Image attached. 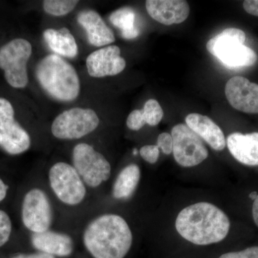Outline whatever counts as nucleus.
Returning <instances> with one entry per match:
<instances>
[{
  "instance_id": "7",
  "label": "nucleus",
  "mask_w": 258,
  "mask_h": 258,
  "mask_svg": "<svg viewBox=\"0 0 258 258\" xmlns=\"http://www.w3.org/2000/svg\"><path fill=\"white\" fill-rule=\"evenodd\" d=\"M73 163L83 182L90 187H98L111 176V164L90 144L80 143L74 147Z\"/></svg>"
},
{
  "instance_id": "26",
  "label": "nucleus",
  "mask_w": 258,
  "mask_h": 258,
  "mask_svg": "<svg viewBox=\"0 0 258 258\" xmlns=\"http://www.w3.org/2000/svg\"><path fill=\"white\" fill-rule=\"evenodd\" d=\"M159 149L157 146L155 145H146L140 149L139 154L141 157L144 161L149 163V164H154L157 163L159 157Z\"/></svg>"
},
{
  "instance_id": "19",
  "label": "nucleus",
  "mask_w": 258,
  "mask_h": 258,
  "mask_svg": "<svg viewBox=\"0 0 258 258\" xmlns=\"http://www.w3.org/2000/svg\"><path fill=\"white\" fill-rule=\"evenodd\" d=\"M43 37L49 47L56 55L74 58L79 53V47L74 35L67 28L59 30L47 29Z\"/></svg>"
},
{
  "instance_id": "24",
  "label": "nucleus",
  "mask_w": 258,
  "mask_h": 258,
  "mask_svg": "<svg viewBox=\"0 0 258 258\" xmlns=\"http://www.w3.org/2000/svg\"><path fill=\"white\" fill-rule=\"evenodd\" d=\"M12 222L9 215L0 210V247L9 240L12 232Z\"/></svg>"
},
{
  "instance_id": "33",
  "label": "nucleus",
  "mask_w": 258,
  "mask_h": 258,
  "mask_svg": "<svg viewBox=\"0 0 258 258\" xmlns=\"http://www.w3.org/2000/svg\"><path fill=\"white\" fill-rule=\"evenodd\" d=\"M258 194L256 192V191H254V192L250 193V195H249V198L251 199V200H255L256 198L257 197Z\"/></svg>"
},
{
  "instance_id": "25",
  "label": "nucleus",
  "mask_w": 258,
  "mask_h": 258,
  "mask_svg": "<svg viewBox=\"0 0 258 258\" xmlns=\"http://www.w3.org/2000/svg\"><path fill=\"white\" fill-rule=\"evenodd\" d=\"M147 124L144 120L142 109L134 110L131 112L126 120L127 127L132 131H139Z\"/></svg>"
},
{
  "instance_id": "9",
  "label": "nucleus",
  "mask_w": 258,
  "mask_h": 258,
  "mask_svg": "<svg viewBox=\"0 0 258 258\" xmlns=\"http://www.w3.org/2000/svg\"><path fill=\"white\" fill-rule=\"evenodd\" d=\"M173 154L178 164L193 167L208 159L209 152L203 140L187 125L179 123L171 130Z\"/></svg>"
},
{
  "instance_id": "27",
  "label": "nucleus",
  "mask_w": 258,
  "mask_h": 258,
  "mask_svg": "<svg viewBox=\"0 0 258 258\" xmlns=\"http://www.w3.org/2000/svg\"><path fill=\"white\" fill-rule=\"evenodd\" d=\"M219 258H258V246L248 247L238 252H227Z\"/></svg>"
},
{
  "instance_id": "1",
  "label": "nucleus",
  "mask_w": 258,
  "mask_h": 258,
  "mask_svg": "<svg viewBox=\"0 0 258 258\" xmlns=\"http://www.w3.org/2000/svg\"><path fill=\"white\" fill-rule=\"evenodd\" d=\"M175 226L185 240L197 245H209L225 239L230 222L225 212L215 205L199 203L183 209L176 217Z\"/></svg>"
},
{
  "instance_id": "17",
  "label": "nucleus",
  "mask_w": 258,
  "mask_h": 258,
  "mask_svg": "<svg viewBox=\"0 0 258 258\" xmlns=\"http://www.w3.org/2000/svg\"><path fill=\"white\" fill-rule=\"evenodd\" d=\"M232 157L241 164L258 166V133L230 134L226 141Z\"/></svg>"
},
{
  "instance_id": "18",
  "label": "nucleus",
  "mask_w": 258,
  "mask_h": 258,
  "mask_svg": "<svg viewBox=\"0 0 258 258\" xmlns=\"http://www.w3.org/2000/svg\"><path fill=\"white\" fill-rule=\"evenodd\" d=\"M186 125L215 151L225 149L226 140L222 129L207 115L192 113L185 118Z\"/></svg>"
},
{
  "instance_id": "22",
  "label": "nucleus",
  "mask_w": 258,
  "mask_h": 258,
  "mask_svg": "<svg viewBox=\"0 0 258 258\" xmlns=\"http://www.w3.org/2000/svg\"><path fill=\"white\" fill-rule=\"evenodd\" d=\"M75 0H45L43 1V9L52 16L61 17L69 14L79 4Z\"/></svg>"
},
{
  "instance_id": "3",
  "label": "nucleus",
  "mask_w": 258,
  "mask_h": 258,
  "mask_svg": "<svg viewBox=\"0 0 258 258\" xmlns=\"http://www.w3.org/2000/svg\"><path fill=\"white\" fill-rule=\"evenodd\" d=\"M36 77L44 91L59 101H74L79 96L81 83L74 66L61 56H45L37 64Z\"/></svg>"
},
{
  "instance_id": "4",
  "label": "nucleus",
  "mask_w": 258,
  "mask_h": 258,
  "mask_svg": "<svg viewBox=\"0 0 258 258\" xmlns=\"http://www.w3.org/2000/svg\"><path fill=\"white\" fill-rule=\"evenodd\" d=\"M245 39V33L240 29L227 28L209 40L207 50L229 69L250 67L258 57L252 49L244 45Z\"/></svg>"
},
{
  "instance_id": "13",
  "label": "nucleus",
  "mask_w": 258,
  "mask_h": 258,
  "mask_svg": "<svg viewBox=\"0 0 258 258\" xmlns=\"http://www.w3.org/2000/svg\"><path fill=\"white\" fill-rule=\"evenodd\" d=\"M126 62L120 56V49L116 45L98 49L90 54L86 59L88 74L93 78H103L120 74Z\"/></svg>"
},
{
  "instance_id": "5",
  "label": "nucleus",
  "mask_w": 258,
  "mask_h": 258,
  "mask_svg": "<svg viewBox=\"0 0 258 258\" xmlns=\"http://www.w3.org/2000/svg\"><path fill=\"white\" fill-rule=\"evenodd\" d=\"M32 52L31 43L23 38L14 39L0 48V69L12 87L24 88L28 85L27 63Z\"/></svg>"
},
{
  "instance_id": "23",
  "label": "nucleus",
  "mask_w": 258,
  "mask_h": 258,
  "mask_svg": "<svg viewBox=\"0 0 258 258\" xmlns=\"http://www.w3.org/2000/svg\"><path fill=\"white\" fill-rule=\"evenodd\" d=\"M142 110L146 123L151 126L159 124L164 116V111L155 99L148 100Z\"/></svg>"
},
{
  "instance_id": "8",
  "label": "nucleus",
  "mask_w": 258,
  "mask_h": 258,
  "mask_svg": "<svg viewBox=\"0 0 258 258\" xmlns=\"http://www.w3.org/2000/svg\"><path fill=\"white\" fill-rule=\"evenodd\" d=\"M49 181L55 196L66 205L74 206L86 198L85 183L74 166L57 162L49 171Z\"/></svg>"
},
{
  "instance_id": "34",
  "label": "nucleus",
  "mask_w": 258,
  "mask_h": 258,
  "mask_svg": "<svg viewBox=\"0 0 258 258\" xmlns=\"http://www.w3.org/2000/svg\"><path fill=\"white\" fill-rule=\"evenodd\" d=\"M137 152H137V149H134V155H137Z\"/></svg>"
},
{
  "instance_id": "10",
  "label": "nucleus",
  "mask_w": 258,
  "mask_h": 258,
  "mask_svg": "<svg viewBox=\"0 0 258 258\" xmlns=\"http://www.w3.org/2000/svg\"><path fill=\"white\" fill-rule=\"evenodd\" d=\"M30 145V135L15 119L13 105L0 98V147L11 155H18L27 152Z\"/></svg>"
},
{
  "instance_id": "30",
  "label": "nucleus",
  "mask_w": 258,
  "mask_h": 258,
  "mask_svg": "<svg viewBox=\"0 0 258 258\" xmlns=\"http://www.w3.org/2000/svg\"><path fill=\"white\" fill-rule=\"evenodd\" d=\"M13 258H55V257L50 254L38 252L36 253L19 254Z\"/></svg>"
},
{
  "instance_id": "28",
  "label": "nucleus",
  "mask_w": 258,
  "mask_h": 258,
  "mask_svg": "<svg viewBox=\"0 0 258 258\" xmlns=\"http://www.w3.org/2000/svg\"><path fill=\"white\" fill-rule=\"evenodd\" d=\"M157 146L166 155H169L173 153V139L171 134L166 132L159 134Z\"/></svg>"
},
{
  "instance_id": "29",
  "label": "nucleus",
  "mask_w": 258,
  "mask_h": 258,
  "mask_svg": "<svg viewBox=\"0 0 258 258\" xmlns=\"http://www.w3.org/2000/svg\"><path fill=\"white\" fill-rule=\"evenodd\" d=\"M242 5L246 13L258 17V0H246Z\"/></svg>"
},
{
  "instance_id": "11",
  "label": "nucleus",
  "mask_w": 258,
  "mask_h": 258,
  "mask_svg": "<svg viewBox=\"0 0 258 258\" xmlns=\"http://www.w3.org/2000/svg\"><path fill=\"white\" fill-rule=\"evenodd\" d=\"M22 220L25 227L33 233L49 230L52 222V208L45 191L34 188L25 195Z\"/></svg>"
},
{
  "instance_id": "16",
  "label": "nucleus",
  "mask_w": 258,
  "mask_h": 258,
  "mask_svg": "<svg viewBox=\"0 0 258 258\" xmlns=\"http://www.w3.org/2000/svg\"><path fill=\"white\" fill-rule=\"evenodd\" d=\"M78 23L87 33L88 40L95 47H103L115 42L113 31L95 10H83L78 15Z\"/></svg>"
},
{
  "instance_id": "15",
  "label": "nucleus",
  "mask_w": 258,
  "mask_h": 258,
  "mask_svg": "<svg viewBox=\"0 0 258 258\" xmlns=\"http://www.w3.org/2000/svg\"><path fill=\"white\" fill-rule=\"evenodd\" d=\"M31 242L34 248L39 252L54 257H69L74 252V242L71 236L55 231L33 233Z\"/></svg>"
},
{
  "instance_id": "21",
  "label": "nucleus",
  "mask_w": 258,
  "mask_h": 258,
  "mask_svg": "<svg viewBox=\"0 0 258 258\" xmlns=\"http://www.w3.org/2000/svg\"><path fill=\"white\" fill-rule=\"evenodd\" d=\"M136 14L130 8H120L110 15L112 25L121 30V35L126 40H132L139 36L140 31L135 26Z\"/></svg>"
},
{
  "instance_id": "2",
  "label": "nucleus",
  "mask_w": 258,
  "mask_h": 258,
  "mask_svg": "<svg viewBox=\"0 0 258 258\" xmlns=\"http://www.w3.org/2000/svg\"><path fill=\"white\" fill-rule=\"evenodd\" d=\"M133 242L130 227L123 217L106 214L88 224L83 243L94 258H124Z\"/></svg>"
},
{
  "instance_id": "6",
  "label": "nucleus",
  "mask_w": 258,
  "mask_h": 258,
  "mask_svg": "<svg viewBox=\"0 0 258 258\" xmlns=\"http://www.w3.org/2000/svg\"><path fill=\"white\" fill-rule=\"evenodd\" d=\"M99 123L96 111L91 108L76 107L57 115L51 125V132L55 138L74 140L92 133Z\"/></svg>"
},
{
  "instance_id": "32",
  "label": "nucleus",
  "mask_w": 258,
  "mask_h": 258,
  "mask_svg": "<svg viewBox=\"0 0 258 258\" xmlns=\"http://www.w3.org/2000/svg\"><path fill=\"white\" fill-rule=\"evenodd\" d=\"M252 217H253L254 223L258 227V195L252 205Z\"/></svg>"
},
{
  "instance_id": "31",
  "label": "nucleus",
  "mask_w": 258,
  "mask_h": 258,
  "mask_svg": "<svg viewBox=\"0 0 258 258\" xmlns=\"http://www.w3.org/2000/svg\"><path fill=\"white\" fill-rule=\"evenodd\" d=\"M8 189H9V187H8V185L5 184L3 179H0V203L6 198Z\"/></svg>"
},
{
  "instance_id": "20",
  "label": "nucleus",
  "mask_w": 258,
  "mask_h": 258,
  "mask_svg": "<svg viewBox=\"0 0 258 258\" xmlns=\"http://www.w3.org/2000/svg\"><path fill=\"white\" fill-rule=\"evenodd\" d=\"M141 179V170L138 165L129 164L122 169L115 180L113 196L117 200H125L132 196L137 189Z\"/></svg>"
},
{
  "instance_id": "12",
  "label": "nucleus",
  "mask_w": 258,
  "mask_h": 258,
  "mask_svg": "<svg viewBox=\"0 0 258 258\" xmlns=\"http://www.w3.org/2000/svg\"><path fill=\"white\" fill-rule=\"evenodd\" d=\"M225 93L232 108L246 113H258V84L242 76H234L226 83Z\"/></svg>"
},
{
  "instance_id": "14",
  "label": "nucleus",
  "mask_w": 258,
  "mask_h": 258,
  "mask_svg": "<svg viewBox=\"0 0 258 258\" xmlns=\"http://www.w3.org/2000/svg\"><path fill=\"white\" fill-rule=\"evenodd\" d=\"M146 9L155 21L168 26L183 23L190 13L189 4L184 0H147Z\"/></svg>"
}]
</instances>
